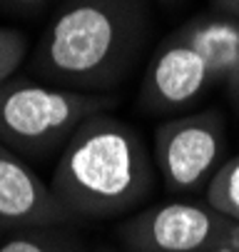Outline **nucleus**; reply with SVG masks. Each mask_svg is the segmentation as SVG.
<instances>
[{"instance_id":"obj_1","label":"nucleus","mask_w":239,"mask_h":252,"mask_svg":"<svg viewBox=\"0 0 239 252\" xmlns=\"http://www.w3.org/2000/svg\"><path fill=\"white\" fill-rule=\"evenodd\" d=\"M150 38V0H62L32 48L30 73L57 88L115 95Z\"/></svg>"},{"instance_id":"obj_2","label":"nucleus","mask_w":239,"mask_h":252,"mask_svg":"<svg viewBox=\"0 0 239 252\" xmlns=\"http://www.w3.org/2000/svg\"><path fill=\"white\" fill-rule=\"evenodd\" d=\"M157 167L140 130L110 113L87 118L60 153L50 190L78 220H115L155 190Z\"/></svg>"},{"instance_id":"obj_3","label":"nucleus","mask_w":239,"mask_h":252,"mask_svg":"<svg viewBox=\"0 0 239 252\" xmlns=\"http://www.w3.org/2000/svg\"><path fill=\"white\" fill-rule=\"evenodd\" d=\"M115 105V95L78 93L15 75L0 85V142L23 160H45L62 153L87 118L110 113Z\"/></svg>"},{"instance_id":"obj_4","label":"nucleus","mask_w":239,"mask_h":252,"mask_svg":"<svg viewBox=\"0 0 239 252\" xmlns=\"http://www.w3.org/2000/svg\"><path fill=\"white\" fill-rule=\"evenodd\" d=\"M227 155V118L217 107L172 115L155 127L152 160L172 195H199Z\"/></svg>"},{"instance_id":"obj_5","label":"nucleus","mask_w":239,"mask_h":252,"mask_svg":"<svg viewBox=\"0 0 239 252\" xmlns=\"http://www.w3.org/2000/svg\"><path fill=\"white\" fill-rule=\"evenodd\" d=\"M224 218L207 202H162L145 207L117 227L125 252H204L219 245Z\"/></svg>"},{"instance_id":"obj_6","label":"nucleus","mask_w":239,"mask_h":252,"mask_svg":"<svg viewBox=\"0 0 239 252\" xmlns=\"http://www.w3.org/2000/svg\"><path fill=\"white\" fill-rule=\"evenodd\" d=\"M212 88L214 80L207 63L177 28L150 55L137 105L147 115H182Z\"/></svg>"},{"instance_id":"obj_7","label":"nucleus","mask_w":239,"mask_h":252,"mask_svg":"<svg viewBox=\"0 0 239 252\" xmlns=\"http://www.w3.org/2000/svg\"><path fill=\"white\" fill-rule=\"evenodd\" d=\"M57 225H73V218L40 175L0 142V237Z\"/></svg>"},{"instance_id":"obj_8","label":"nucleus","mask_w":239,"mask_h":252,"mask_svg":"<svg viewBox=\"0 0 239 252\" xmlns=\"http://www.w3.org/2000/svg\"><path fill=\"white\" fill-rule=\"evenodd\" d=\"M187 43L204 58L214 88L227 85L239 53V20L219 13H202L180 25Z\"/></svg>"},{"instance_id":"obj_9","label":"nucleus","mask_w":239,"mask_h":252,"mask_svg":"<svg viewBox=\"0 0 239 252\" xmlns=\"http://www.w3.org/2000/svg\"><path fill=\"white\" fill-rule=\"evenodd\" d=\"M0 252H90V247L70 225H57L13 235L0 245Z\"/></svg>"},{"instance_id":"obj_10","label":"nucleus","mask_w":239,"mask_h":252,"mask_svg":"<svg viewBox=\"0 0 239 252\" xmlns=\"http://www.w3.org/2000/svg\"><path fill=\"white\" fill-rule=\"evenodd\" d=\"M204 202L222 218L239 222V155L224 160L204 190Z\"/></svg>"},{"instance_id":"obj_11","label":"nucleus","mask_w":239,"mask_h":252,"mask_svg":"<svg viewBox=\"0 0 239 252\" xmlns=\"http://www.w3.org/2000/svg\"><path fill=\"white\" fill-rule=\"evenodd\" d=\"M27 55V38L15 28L0 25V85L15 78Z\"/></svg>"},{"instance_id":"obj_12","label":"nucleus","mask_w":239,"mask_h":252,"mask_svg":"<svg viewBox=\"0 0 239 252\" xmlns=\"http://www.w3.org/2000/svg\"><path fill=\"white\" fill-rule=\"evenodd\" d=\"M50 3L53 0H0V13L30 18V15H38L40 10H45Z\"/></svg>"},{"instance_id":"obj_13","label":"nucleus","mask_w":239,"mask_h":252,"mask_svg":"<svg viewBox=\"0 0 239 252\" xmlns=\"http://www.w3.org/2000/svg\"><path fill=\"white\" fill-rule=\"evenodd\" d=\"M219 247L229 250V252H239V222L237 220H227L222 225V235H219Z\"/></svg>"},{"instance_id":"obj_14","label":"nucleus","mask_w":239,"mask_h":252,"mask_svg":"<svg viewBox=\"0 0 239 252\" xmlns=\"http://www.w3.org/2000/svg\"><path fill=\"white\" fill-rule=\"evenodd\" d=\"M210 5H212V13L239 20V0H210Z\"/></svg>"},{"instance_id":"obj_15","label":"nucleus","mask_w":239,"mask_h":252,"mask_svg":"<svg viewBox=\"0 0 239 252\" xmlns=\"http://www.w3.org/2000/svg\"><path fill=\"white\" fill-rule=\"evenodd\" d=\"M224 90H227L229 102H232L234 107H239V53H237V63H234V70H232V78H229V83L224 85Z\"/></svg>"},{"instance_id":"obj_16","label":"nucleus","mask_w":239,"mask_h":252,"mask_svg":"<svg viewBox=\"0 0 239 252\" xmlns=\"http://www.w3.org/2000/svg\"><path fill=\"white\" fill-rule=\"evenodd\" d=\"M204 252H229V250H224V247L217 245V247H210V250H204Z\"/></svg>"},{"instance_id":"obj_17","label":"nucleus","mask_w":239,"mask_h":252,"mask_svg":"<svg viewBox=\"0 0 239 252\" xmlns=\"http://www.w3.org/2000/svg\"><path fill=\"white\" fill-rule=\"evenodd\" d=\"M95 252H117V250H112V247H97Z\"/></svg>"},{"instance_id":"obj_18","label":"nucleus","mask_w":239,"mask_h":252,"mask_svg":"<svg viewBox=\"0 0 239 252\" xmlns=\"http://www.w3.org/2000/svg\"><path fill=\"white\" fill-rule=\"evenodd\" d=\"M157 3H164V5H175V3H180V0H157Z\"/></svg>"}]
</instances>
